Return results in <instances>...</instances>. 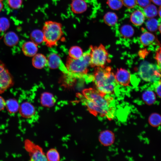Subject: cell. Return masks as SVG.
I'll return each mask as SVG.
<instances>
[{
    "label": "cell",
    "instance_id": "cell-1",
    "mask_svg": "<svg viewBox=\"0 0 161 161\" xmlns=\"http://www.w3.org/2000/svg\"><path fill=\"white\" fill-rule=\"evenodd\" d=\"M76 97L93 116L105 117L109 120L114 117L115 109L112 104L113 99L109 95L89 88L83 90L82 94L77 93Z\"/></svg>",
    "mask_w": 161,
    "mask_h": 161
},
{
    "label": "cell",
    "instance_id": "cell-2",
    "mask_svg": "<svg viewBox=\"0 0 161 161\" xmlns=\"http://www.w3.org/2000/svg\"><path fill=\"white\" fill-rule=\"evenodd\" d=\"M93 80L97 90L101 93L109 95L114 93L118 83L110 67H95Z\"/></svg>",
    "mask_w": 161,
    "mask_h": 161
},
{
    "label": "cell",
    "instance_id": "cell-3",
    "mask_svg": "<svg viewBox=\"0 0 161 161\" xmlns=\"http://www.w3.org/2000/svg\"><path fill=\"white\" fill-rule=\"evenodd\" d=\"M90 56L89 52L83 53L82 56L77 59L69 57L67 59L66 67L68 75L73 78H79L87 75L88 67L90 66Z\"/></svg>",
    "mask_w": 161,
    "mask_h": 161
},
{
    "label": "cell",
    "instance_id": "cell-4",
    "mask_svg": "<svg viewBox=\"0 0 161 161\" xmlns=\"http://www.w3.org/2000/svg\"><path fill=\"white\" fill-rule=\"evenodd\" d=\"M42 31L44 36V42L49 47L57 45L63 35L62 24L55 21H45Z\"/></svg>",
    "mask_w": 161,
    "mask_h": 161
},
{
    "label": "cell",
    "instance_id": "cell-5",
    "mask_svg": "<svg viewBox=\"0 0 161 161\" xmlns=\"http://www.w3.org/2000/svg\"><path fill=\"white\" fill-rule=\"evenodd\" d=\"M90 50L91 67H104L111 62L108 51L103 44L98 46H91Z\"/></svg>",
    "mask_w": 161,
    "mask_h": 161
},
{
    "label": "cell",
    "instance_id": "cell-6",
    "mask_svg": "<svg viewBox=\"0 0 161 161\" xmlns=\"http://www.w3.org/2000/svg\"><path fill=\"white\" fill-rule=\"evenodd\" d=\"M138 73L143 80L147 82H154L161 78V72L157 66L146 61L140 64Z\"/></svg>",
    "mask_w": 161,
    "mask_h": 161
},
{
    "label": "cell",
    "instance_id": "cell-7",
    "mask_svg": "<svg viewBox=\"0 0 161 161\" xmlns=\"http://www.w3.org/2000/svg\"><path fill=\"white\" fill-rule=\"evenodd\" d=\"M24 146L28 153L30 160L32 161H47L46 154L43 149L29 140H26Z\"/></svg>",
    "mask_w": 161,
    "mask_h": 161
},
{
    "label": "cell",
    "instance_id": "cell-8",
    "mask_svg": "<svg viewBox=\"0 0 161 161\" xmlns=\"http://www.w3.org/2000/svg\"><path fill=\"white\" fill-rule=\"evenodd\" d=\"M14 83L13 77L5 64L0 62V94L3 93Z\"/></svg>",
    "mask_w": 161,
    "mask_h": 161
},
{
    "label": "cell",
    "instance_id": "cell-9",
    "mask_svg": "<svg viewBox=\"0 0 161 161\" xmlns=\"http://www.w3.org/2000/svg\"><path fill=\"white\" fill-rule=\"evenodd\" d=\"M47 64L48 66L52 69L59 68L64 73L68 74V71L66 66H65L60 56L55 53L50 54L48 56Z\"/></svg>",
    "mask_w": 161,
    "mask_h": 161
},
{
    "label": "cell",
    "instance_id": "cell-10",
    "mask_svg": "<svg viewBox=\"0 0 161 161\" xmlns=\"http://www.w3.org/2000/svg\"><path fill=\"white\" fill-rule=\"evenodd\" d=\"M115 77L117 83L124 86H129L130 83L131 75L127 70L120 68L117 69Z\"/></svg>",
    "mask_w": 161,
    "mask_h": 161
},
{
    "label": "cell",
    "instance_id": "cell-11",
    "mask_svg": "<svg viewBox=\"0 0 161 161\" xmlns=\"http://www.w3.org/2000/svg\"><path fill=\"white\" fill-rule=\"evenodd\" d=\"M115 139L114 132L109 130H105L101 131L98 136L100 143L105 146H109L112 145Z\"/></svg>",
    "mask_w": 161,
    "mask_h": 161
},
{
    "label": "cell",
    "instance_id": "cell-12",
    "mask_svg": "<svg viewBox=\"0 0 161 161\" xmlns=\"http://www.w3.org/2000/svg\"><path fill=\"white\" fill-rule=\"evenodd\" d=\"M19 109L20 114L24 118H31L36 114V110L34 106L27 101L22 103L19 106Z\"/></svg>",
    "mask_w": 161,
    "mask_h": 161
},
{
    "label": "cell",
    "instance_id": "cell-13",
    "mask_svg": "<svg viewBox=\"0 0 161 161\" xmlns=\"http://www.w3.org/2000/svg\"><path fill=\"white\" fill-rule=\"evenodd\" d=\"M37 45L32 41L25 42L22 47L24 54L28 57L34 56L37 54L38 50Z\"/></svg>",
    "mask_w": 161,
    "mask_h": 161
},
{
    "label": "cell",
    "instance_id": "cell-14",
    "mask_svg": "<svg viewBox=\"0 0 161 161\" xmlns=\"http://www.w3.org/2000/svg\"><path fill=\"white\" fill-rule=\"evenodd\" d=\"M72 11L75 14L84 12L87 9V4L84 0H72L71 4Z\"/></svg>",
    "mask_w": 161,
    "mask_h": 161
},
{
    "label": "cell",
    "instance_id": "cell-15",
    "mask_svg": "<svg viewBox=\"0 0 161 161\" xmlns=\"http://www.w3.org/2000/svg\"><path fill=\"white\" fill-rule=\"evenodd\" d=\"M56 102L55 99L52 94L48 92H44L41 94L40 103L43 106L50 108L54 106Z\"/></svg>",
    "mask_w": 161,
    "mask_h": 161
},
{
    "label": "cell",
    "instance_id": "cell-16",
    "mask_svg": "<svg viewBox=\"0 0 161 161\" xmlns=\"http://www.w3.org/2000/svg\"><path fill=\"white\" fill-rule=\"evenodd\" d=\"M140 40L142 44L145 47L149 46L155 41H158L153 34L147 31L144 32L141 34Z\"/></svg>",
    "mask_w": 161,
    "mask_h": 161
},
{
    "label": "cell",
    "instance_id": "cell-17",
    "mask_svg": "<svg viewBox=\"0 0 161 161\" xmlns=\"http://www.w3.org/2000/svg\"><path fill=\"white\" fill-rule=\"evenodd\" d=\"M145 17L143 12L139 10H136L131 13L130 19L131 22L134 25L140 26L144 22Z\"/></svg>",
    "mask_w": 161,
    "mask_h": 161
},
{
    "label": "cell",
    "instance_id": "cell-18",
    "mask_svg": "<svg viewBox=\"0 0 161 161\" xmlns=\"http://www.w3.org/2000/svg\"><path fill=\"white\" fill-rule=\"evenodd\" d=\"M19 38L14 32L10 31L6 33L4 37L5 44L9 47H13L16 45L18 42Z\"/></svg>",
    "mask_w": 161,
    "mask_h": 161
},
{
    "label": "cell",
    "instance_id": "cell-19",
    "mask_svg": "<svg viewBox=\"0 0 161 161\" xmlns=\"http://www.w3.org/2000/svg\"><path fill=\"white\" fill-rule=\"evenodd\" d=\"M32 60L33 66L37 69L44 68L47 64V60L46 58L41 54H36L33 56Z\"/></svg>",
    "mask_w": 161,
    "mask_h": 161
},
{
    "label": "cell",
    "instance_id": "cell-20",
    "mask_svg": "<svg viewBox=\"0 0 161 161\" xmlns=\"http://www.w3.org/2000/svg\"><path fill=\"white\" fill-rule=\"evenodd\" d=\"M143 101L146 104L151 105L155 101L156 97L154 93L150 90L144 92L142 95Z\"/></svg>",
    "mask_w": 161,
    "mask_h": 161
},
{
    "label": "cell",
    "instance_id": "cell-21",
    "mask_svg": "<svg viewBox=\"0 0 161 161\" xmlns=\"http://www.w3.org/2000/svg\"><path fill=\"white\" fill-rule=\"evenodd\" d=\"M143 13L145 17L149 18H153L158 14V10L155 5L150 4L144 8Z\"/></svg>",
    "mask_w": 161,
    "mask_h": 161
},
{
    "label": "cell",
    "instance_id": "cell-22",
    "mask_svg": "<svg viewBox=\"0 0 161 161\" xmlns=\"http://www.w3.org/2000/svg\"><path fill=\"white\" fill-rule=\"evenodd\" d=\"M30 37L31 41L38 45L44 41V36L42 30L36 29L33 30L31 33Z\"/></svg>",
    "mask_w": 161,
    "mask_h": 161
},
{
    "label": "cell",
    "instance_id": "cell-23",
    "mask_svg": "<svg viewBox=\"0 0 161 161\" xmlns=\"http://www.w3.org/2000/svg\"><path fill=\"white\" fill-rule=\"evenodd\" d=\"M104 22L107 25L112 26L117 23L118 17L117 15L114 13L109 12L106 13L103 17Z\"/></svg>",
    "mask_w": 161,
    "mask_h": 161
},
{
    "label": "cell",
    "instance_id": "cell-24",
    "mask_svg": "<svg viewBox=\"0 0 161 161\" xmlns=\"http://www.w3.org/2000/svg\"><path fill=\"white\" fill-rule=\"evenodd\" d=\"M6 106L10 113H14L18 111L19 106L16 100L10 99L6 101Z\"/></svg>",
    "mask_w": 161,
    "mask_h": 161
},
{
    "label": "cell",
    "instance_id": "cell-25",
    "mask_svg": "<svg viewBox=\"0 0 161 161\" xmlns=\"http://www.w3.org/2000/svg\"><path fill=\"white\" fill-rule=\"evenodd\" d=\"M120 32L122 36L124 38H129L133 35L134 30L131 25L125 24L122 26L121 27Z\"/></svg>",
    "mask_w": 161,
    "mask_h": 161
},
{
    "label": "cell",
    "instance_id": "cell-26",
    "mask_svg": "<svg viewBox=\"0 0 161 161\" xmlns=\"http://www.w3.org/2000/svg\"><path fill=\"white\" fill-rule=\"evenodd\" d=\"M69 54L70 57L74 59H77L82 56L83 53L80 47L78 46H74L70 49Z\"/></svg>",
    "mask_w": 161,
    "mask_h": 161
},
{
    "label": "cell",
    "instance_id": "cell-27",
    "mask_svg": "<svg viewBox=\"0 0 161 161\" xmlns=\"http://www.w3.org/2000/svg\"><path fill=\"white\" fill-rule=\"evenodd\" d=\"M47 161H58L60 160L59 154L55 148L49 149L46 154Z\"/></svg>",
    "mask_w": 161,
    "mask_h": 161
},
{
    "label": "cell",
    "instance_id": "cell-28",
    "mask_svg": "<svg viewBox=\"0 0 161 161\" xmlns=\"http://www.w3.org/2000/svg\"><path fill=\"white\" fill-rule=\"evenodd\" d=\"M159 25L157 20L154 18H149L145 23L147 29L151 32L156 31L158 29Z\"/></svg>",
    "mask_w": 161,
    "mask_h": 161
},
{
    "label": "cell",
    "instance_id": "cell-29",
    "mask_svg": "<svg viewBox=\"0 0 161 161\" xmlns=\"http://www.w3.org/2000/svg\"><path fill=\"white\" fill-rule=\"evenodd\" d=\"M148 122L152 126H158L161 124V116L157 113L152 114L149 117Z\"/></svg>",
    "mask_w": 161,
    "mask_h": 161
},
{
    "label": "cell",
    "instance_id": "cell-30",
    "mask_svg": "<svg viewBox=\"0 0 161 161\" xmlns=\"http://www.w3.org/2000/svg\"><path fill=\"white\" fill-rule=\"evenodd\" d=\"M107 4L110 8L114 10H119L123 5L122 0H107Z\"/></svg>",
    "mask_w": 161,
    "mask_h": 161
},
{
    "label": "cell",
    "instance_id": "cell-31",
    "mask_svg": "<svg viewBox=\"0 0 161 161\" xmlns=\"http://www.w3.org/2000/svg\"><path fill=\"white\" fill-rule=\"evenodd\" d=\"M10 23L9 20L5 17L0 18V32H4L9 27Z\"/></svg>",
    "mask_w": 161,
    "mask_h": 161
},
{
    "label": "cell",
    "instance_id": "cell-32",
    "mask_svg": "<svg viewBox=\"0 0 161 161\" xmlns=\"http://www.w3.org/2000/svg\"><path fill=\"white\" fill-rule=\"evenodd\" d=\"M23 1V0H8V3L10 7L16 9L21 7Z\"/></svg>",
    "mask_w": 161,
    "mask_h": 161
},
{
    "label": "cell",
    "instance_id": "cell-33",
    "mask_svg": "<svg viewBox=\"0 0 161 161\" xmlns=\"http://www.w3.org/2000/svg\"><path fill=\"white\" fill-rule=\"evenodd\" d=\"M155 58L157 62V66L161 72V46L156 50Z\"/></svg>",
    "mask_w": 161,
    "mask_h": 161
},
{
    "label": "cell",
    "instance_id": "cell-34",
    "mask_svg": "<svg viewBox=\"0 0 161 161\" xmlns=\"http://www.w3.org/2000/svg\"><path fill=\"white\" fill-rule=\"evenodd\" d=\"M123 4L128 8H132L137 4V0H122Z\"/></svg>",
    "mask_w": 161,
    "mask_h": 161
},
{
    "label": "cell",
    "instance_id": "cell-35",
    "mask_svg": "<svg viewBox=\"0 0 161 161\" xmlns=\"http://www.w3.org/2000/svg\"><path fill=\"white\" fill-rule=\"evenodd\" d=\"M154 82L155 91L158 96L161 98V80L160 79Z\"/></svg>",
    "mask_w": 161,
    "mask_h": 161
},
{
    "label": "cell",
    "instance_id": "cell-36",
    "mask_svg": "<svg viewBox=\"0 0 161 161\" xmlns=\"http://www.w3.org/2000/svg\"><path fill=\"white\" fill-rule=\"evenodd\" d=\"M151 2V0H137V4L144 8L150 4Z\"/></svg>",
    "mask_w": 161,
    "mask_h": 161
},
{
    "label": "cell",
    "instance_id": "cell-37",
    "mask_svg": "<svg viewBox=\"0 0 161 161\" xmlns=\"http://www.w3.org/2000/svg\"><path fill=\"white\" fill-rule=\"evenodd\" d=\"M5 106L6 101L2 97L0 96V111L3 109Z\"/></svg>",
    "mask_w": 161,
    "mask_h": 161
},
{
    "label": "cell",
    "instance_id": "cell-38",
    "mask_svg": "<svg viewBox=\"0 0 161 161\" xmlns=\"http://www.w3.org/2000/svg\"><path fill=\"white\" fill-rule=\"evenodd\" d=\"M151 1L156 5L159 6L161 5V0H151Z\"/></svg>",
    "mask_w": 161,
    "mask_h": 161
},
{
    "label": "cell",
    "instance_id": "cell-39",
    "mask_svg": "<svg viewBox=\"0 0 161 161\" xmlns=\"http://www.w3.org/2000/svg\"><path fill=\"white\" fill-rule=\"evenodd\" d=\"M158 13L159 16L161 18V5L160 6L158 10Z\"/></svg>",
    "mask_w": 161,
    "mask_h": 161
},
{
    "label": "cell",
    "instance_id": "cell-40",
    "mask_svg": "<svg viewBox=\"0 0 161 161\" xmlns=\"http://www.w3.org/2000/svg\"><path fill=\"white\" fill-rule=\"evenodd\" d=\"M3 7V4L1 1H0V12L2 10Z\"/></svg>",
    "mask_w": 161,
    "mask_h": 161
},
{
    "label": "cell",
    "instance_id": "cell-41",
    "mask_svg": "<svg viewBox=\"0 0 161 161\" xmlns=\"http://www.w3.org/2000/svg\"><path fill=\"white\" fill-rule=\"evenodd\" d=\"M158 29L160 32L161 34V23L159 25Z\"/></svg>",
    "mask_w": 161,
    "mask_h": 161
},
{
    "label": "cell",
    "instance_id": "cell-42",
    "mask_svg": "<svg viewBox=\"0 0 161 161\" xmlns=\"http://www.w3.org/2000/svg\"><path fill=\"white\" fill-rule=\"evenodd\" d=\"M2 0H0V1H2Z\"/></svg>",
    "mask_w": 161,
    "mask_h": 161
}]
</instances>
